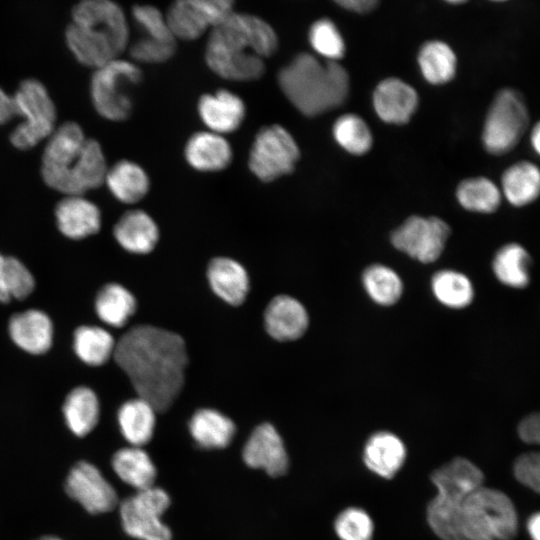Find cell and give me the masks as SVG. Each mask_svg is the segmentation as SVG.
Listing matches in <instances>:
<instances>
[{"mask_svg": "<svg viewBox=\"0 0 540 540\" xmlns=\"http://www.w3.org/2000/svg\"><path fill=\"white\" fill-rule=\"evenodd\" d=\"M530 115L522 94L514 88H503L493 98L482 130L487 152L503 155L512 151L527 132Z\"/></svg>", "mask_w": 540, "mask_h": 540, "instance_id": "cell-7", "label": "cell"}, {"mask_svg": "<svg viewBox=\"0 0 540 540\" xmlns=\"http://www.w3.org/2000/svg\"><path fill=\"white\" fill-rule=\"evenodd\" d=\"M287 99L306 116L340 106L349 92V75L337 61H320L309 53L297 54L278 74Z\"/></svg>", "mask_w": 540, "mask_h": 540, "instance_id": "cell-6", "label": "cell"}, {"mask_svg": "<svg viewBox=\"0 0 540 540\" xmlns=\"http://www.w3.org/2000/svg\"><path fill=\"white\" fill-rule=\"evenodd\" d=\"M174 37L194 40L211 25L205 12L194 0H175L165 16Z\"/></svg>", "mask_w": 540, "mask_h": 540, "instance_id": "cell-34", "label": "cell"}, {"mask_svg": "<svg viewBox=\"0 0 540 540\" xmlns=\"http://www.w3.org/2000/svg\"><path fill=\"white\" fill-rule=\"evenodd\" d=\"M54 214L59 231L73 240L89 237L101 227L98 206L83 195H65L57 203Z\"/></svg>", "mask_w": 540, "mask_h": 540, "instance_id": "cell-15", "label": "cell"}, {"mask_svg": "<svg viewBox=\"0 0 540 540\" xmlns=\"http://www.w3.org/2000/svg\"><path fill=\"white\" fill-rule=\"evenodd\" d=\"M334 528L341 540H371L374 531L369 514L356 507L343 510L337 516Z\"/></svg>", "mask_w": 540, "mask_h": 540, "instance_id": "cell-40", "label": "cell"}, {"mask_svg": "<svg viewBox=\"0 0 540 540\" xmlns=\"http://www.w3.org/2000/svg\"><path fill=\"white\" fill-rule=\"evenodd\" d=\"M332 2L348 12L365 15L373 12L381 0H332Z\"/></svg>", "mask_w": 540, "mask_h": 540, "instance_id": "cell-47", "label": "cell"}, {"mask_svg": "<svg viewBox=\"0 0 540 540\" xmlns=\"http://www.w3.org/2000/svg\"><path fill=\"white\" fill-rule=\"evenodd\" d=\"M513 472L521 484L540 493V451L520 455L514 462Z\"/></svg>", "mask_w": 540, "mask_h": 540, "instance_id": "cell-44", "label": "cell"}, {"mask_svg": "<svg viewBox=\"0 0 540 540\" xmlns=\"http://www.w3.org/2000/svg\"><path fill=\"white\" fill-rule=\"evenodd\" d=\"M529 141L534 153L540 157V120L531 127Z\"/></svg>", "mask_w": 540, "mask_h": 540, "instance_id": "cell-50", "label": "cell"}, {"mask_svg": "<svg viewBox=\"0 0 540 540\" xmlns=\"http://www.w3.org/2000/svg\"><path fill=\"white\" fill-rule=\"evenodd\" d=\"M113 234L122 248L134 254L151 252L159 239L153 218L138 209L124 213L115 224Z\"/></svg>", "mask_w": 540, "mask_h": 540, "instance_id": "cell-22", "label": "cell"}, {"mask_svg": "<svg viewBox=\"0 0 540 540\" xmlns=\"http://www.w3.org/2000/svg\"><path fill=\"white\" fill-rule=\"evenodd\" d=\"M35 540H63V539L55 535H44Z\"/></svg>", "mask_w": 540, "mask_h": 540, "instance_id": "cell-53", "label": "cell"}, {"mask_svg": "<svg viewBox=\"0 0 540 540\" xmlns=\"http://www.w3.org/2000/svg\"><path fill=\"white\" fill-rule=\"evenodd\" d=\"M264 324L267 333L275 340H296L307 329L308 314L304 306L295 298L278 295L266 307Z\"/></svg>", "mask_w": 540, "mask_h": 540, "instance_id": "cell-18", "label": "cell"}, {"mask_svg": "<svg viewBox=\"0 0 540 540\" xmlns=\"http://www.w3.org/2000/svg\"><path fill=\"white\" fill-rule=\"evenodd\" d=\"M132 16L143 35L163 40H175L166 17L154 6L136 5Z\"/></svg>", "mask_w": 540, "mask_h": 540, "instance_id": "cell-43", "label": "cell"}, {"mask_svg": "<svg viewBox=\"0 0 540 540\" xmlns=\"http://www.w3.org/2000/svg\"><path fill=\"white\" fill-rule=\"evenodd\" d=\"M277 47V34L268 22L254 15L232 13L214 26L205 60L224 79L252 81L263 75L264 59Z\"/></svg>", "mask_w": 540, "mask_h": 540, "instance_id": "cell-2", "label": "cell"}, {"mask_svg": "<svg viewBox=\"0 0 540 540\" xmlns=\"http://www.w3.org/2000/svg\"><path fill=\"white\" fill-rule=\"evenodd\" d=\"M362 280L368 295L380 305H392L401 296L402 282L389 267L372 265L364 271Z\"/></svg>", "mask_w": 540, "mask_h": 540, "instance_id": "cell-38", "label": "cell"}, {"mask_svg": "<svg viewBox=\"0 0 540 540\" xmlns=\"http://www.w3.org/2000/svg\"><path fill=\"white\" fill-rule=\"evenodd\" d=\"M104 183L117 200L126 204L140 201L150 186L145 170L129 160L118 161L108 168Z\"/></svg>", "mask_w": 540, "mask_h": 540, "instance_id": "cell-28", "label": "cell"}, {"mask_svg": "<svg viewBox=\"0 0 540 540\" xmlns=\"http://www.w3.org/2000/svg\"><path fill=\"white\" fill-rule=\"evenodd\" d=\"M14 97L22 121L11 132L10 142L19 150H28L55 130L56 107L45 85L35 78L23 80Z\"/></svg>", "mask_w": 540, "mask_h": 540, "instance_id": "cell-8", "label": "cell"}, {"mask_svg": "<svg viewBox=\"0 0 540 540\" xmlns=\"http://www.w3.org/2000/svg\"><path fill=\"white\" fill-rule=\"evenodd\" d=\"M450 227L437 217H409L391 236L392 244L410 257L423 262L435 261L442 253Z\"/></svg>", "mask_w": 540, "mask_h": 540, "instance_id": "cell-12", "label": "cell"}, {"mask_svg": "<svg viewBox=\"0 0 540 540\" xmlns=\"http://www.w3.org/2000/svg\"><path fill=\"white\" fill-rule=\"evenodd\" d=\"M207 279L212 291L226 303L242 304L249 291V277L245 268L228 257L212 259L207 268Z\"/></svg>", "mask_w": 540, "mask_h": 540, "instance_id": "cell-20", "label": "cell"}, {"mask_svg": "<svg viewBox=\"0 0 540 540\" xmlns=\"http://www.w3.org/2000/svg\"><path fill=\"white\" fill-rule=\"evenodd\" d=\"M139 397L165 412L180 394L188 354L177 333L152 325L129 329L116 342L113 355Z\"/></svg>", "mask_w": 540, "mask_h": 540, "instance_id": "cell-1", "label": "cell"}, {"mask_svg": "<svg viewBox=\"0 0 540 540\" xmlns=\"http://www.w3.org/2000/svg\"><path fill=\"white\" fill-rule=\"evenodd\" d=\"M432 290L436 298L451 308H463L473 299L471 281L462 273L442 270L432 278Z\"/></svg>", "mask_w": 540, "mask_h": 540, "instance_id": "cell-36", "label": "cell"}, {"mask_svg": "<svg viewBox=\"0 0 540 540\" xmlns=\"http://www.w3.org/2000/svg\"><path fill=\"white\" fill-rule=\"evenodd\" d=\"M63 39L77 62L95 69L119 58L128 45L125 13L114 0H77L70 10Z\"/></svg>", "mask_w": 540, "mask_h": 540, "instance_id": "cell-5", "label": "cell"}, {"mask_svg": "<svg viewBox=\"0 0 540 540\" xmlns=\"http://www.w3.org/2000/svg\"><path fill=\"white\" fill-rule=\"evenodd\" d=\"M64 489L66 494L90 514H102L118 504L116 490L98 467L79 461L69 470Z\"/></svg>", "mask_w": 540, "mask_h": 540, "instance_id": "cell-13", "label": "cell"}, {"mask_svg": "<svg viewBox=\"0 0 540 540\" xmlns=\"http://www.w3.org/2000/svg\"><path fill=\"white\" fill-rule=\"evenodd\" d=\"M16 116L18 114L14 94H9L0 87V126L6 124Z\"/></svg>", "mask_w": 540, "mask_h": 540, "instance_id": "cell-48", "label": "cell"}, {"mask_svg": "<svg viewBox=\"0 0 540 540\" xmlns=\"http://www.w3.org/2000/svg\"><path fill=\"white\" fill-rule=\"evenodd\" d=\"M442 1L449 5L458 6V5L466 4L469 0H442Z\"/></svg>", "mask_w": 540, "mask_h": 540, "instance_id": "cell-52", "label": "cell"}, {"mask_svg": "<svg viewBox=\"0 0 540 540\" xmlns=\"http://www.w3.org/2000/svg\"><path fill=\"white\" fill-rule=\"evenodd\" d=\"M99 412L97 395L85 386L71 390L63 404L66 425L78 437L88 435L96 427Z\"/></svg>", "mask_w": 540, "mask_h": 540, "instance_id": "cell-29", "label": "cell"}, {"mask_svg": "<svg viewBox=\"0 0 540 540\" xmlns=\"http://www.w3.org/2000/svg\"><path fill=\"white\" fill-rule=\"evenodd\" d=\"M205 12L211 25L223 21L233 13L234 0H194Z\"/></svg>", "mask_w": 540, "mask_h": 540, "instance_id": "cell-45", "label": "cell"}, {"mask_svg": "<svg viewBox=\"0 0 540 540\" xmlns=\"http://www.w3.org/2000/svg\"><path fill=\"white\" fill-rule=\"evenodd\" d=\"M111 464L116 475L137 491L154 486L157 470L142 447L131 445L116 451Z\"/></svg>", "mask_w": 540, "mask_h": 540, "instance_id": "cell-27", "label": "cell"}, {"mask_svg": "<svg viewBox=\"0 0 540 540\" xmlns=\"http://www.w3.org/2000/svg\"><path fill=\"white\" fill-rule=\"evenodd\" d=\"M337 143L349 153L361 155L372 145V135L366 122L355 114H344L333 126Z\"/></svg>", "mask_w": 540, "mask_h": 540, "instance_id": "cell-39", "label": "cell"}, {"mask_svg": "<svg viewBox=\"0 0 540 540\" xmlns=\"http://www.w3.org/2000/svg\"><path fill=\"white\" fill-rule=\"evenodd\" d=\"M406 459L404 443L396 435L382 431L373 434L365 444L363 461L376 475L390 479L400 470Z\"/></svg>", "mask_w": 540, "mask_h": 540, "instance_id": "cell-23", "label": "cell"}, {"mask_svg": "<svg viewBox=\"0 0 540 540\" xmlns=\"http://www.w3.org/2000/svg\"><path fill=\"white\" fill-rule=\"evenodd\" d=\"M175 40H163L142 35L130 47L131 57L144 63H161L172 57Z\"/></svg>", "mask_w": 540, "mask_h": 540, "instance_id": "cell-41", "label": "cell"}, {"mask_svg": "<svg viewBox=\"0 0 540 540\" xmlns=\"http://www.w3.org/2000/svg\"><path fill=\"white\" fill-rule=\"evenodd\" d=\"M518 435L525 443L540 445V412L532 413L521 420Z\"/></svg>", "mask_w": 540, "mask_h": 540, "instance_id": "cell-46", "label": "cell"}, {"mask_svg": "<svg viewBox=\"0 0 540 540\" xmlns=\"http://www.w3.org/2000/svg\"><path fill=\"white\" fill-rule=\"evenodd\" d=\"M4 273L11 299H24L32 293L35 286L34 277L19 259L5 256Z\"/></svg>", "mask_w": 540, "mask_h": 540, "instance_id": "cell-42", "label": "cell"}, {"mask_svg": "<svg viewBox=\"0 0 540 540\" xmlns=\"http://www.w3.org/2000/svg\"><path fill=\"white\" fill-rule=\"evenodd\" d=\"M487 1H490V2H493V3H504V2H507L509 0H487Z\"/></svg>", "mask_w": 540, "mask_h": 540, "instance_id": "cell-54", "label": "cell"}, {"mask_svg": "<svg viewBox=\"0 0 540 540\" xmlns=\"http://www.w3.org/2000/svg\"><path fill=\"white\" fill-rule=\"evenodd\" d=\"M156 412L151 403L139 396L122 404L117 420L123 437L130 445L142 447L151 440Z\"/></svg>", "mask_w": 540, "mask_h": 540, "instance_id": "cell-26", "label": "cell"}, {"mask_svg": "<svg viewBox=\"0 0 540 540\" xmlns=\"http://www.w3.org/2000/svg\"><path fill=\"white\" fill-rule=\"evenodd\" d=\"M311 48L327 61H339L346 52L344 37L338 25L329 17L316 19L309 27Z\"/></svg>", "mask_w": 540, "mask_h": 540, "instance_id": "cell-37", "label": "cell"}, {"mask_svg": "<svg viewBox=\"0 0 540 540\" xmlns=\"http://www.w3.org/2000/svg\"><path fill=\"white\" fill-rule=\"evenodd\" d=\"M12 341L30 354L47 352L53 341V324L41 310L30 309L14 314L8 325Z\"/></svg>", "mask_w": 540, "mask_h": 540, "instance_id": "cell-19", "label": "cell"}, {"mask_svg": "<svg viewBox=\"0 0 540 540\" xmlns=\"http://www.w3.org/2000/svg\"><path fill=\"white\" fill-rule=\"evenodd\" d=\"M417 105V92L399 78L390 77L382 80L373 93L374 109L387 123H406L415 112Z\"/></svg>", "mask_w": 540, "mask_h": 540, "instance_id": "cell-16", "label": "cell"}, {"mask_svg": "<svg viewBox=\"0 0 540 540\" xmlns=\"http://www.w3.org/2000/svg\"><path fill=\"white\" fill-rule=\"evenodd\" d=\"M108 166L100 144L86 138L81 126L69 121L56 127L46 140L41 176L64 195H83L101 186Z\"/></svg>", "mask_w": 540, "mask_h": 540, "instance_id": "cell-4", "label": "cell"}, {"mask_svg": "<svg viewBox=\"0 0 540 540\" xmlns=\"http://www.w3.org/2000/svg\"><path fill=\"white\" fill-rule=\"evenodd\" d=\"M456 196L463 208L478 213L496 211L503 197L500 187L482 176L463 180L458 185Z\"/></svg>", "mask_w": 540, "mask_h": 540, "instance_id": "cell-35", "label": "cell"}, {"mask_svg": "<svg viewBox=\"0 0 540 540\" xmlns=\"http://www.w3.org/2000/svg\"><path fill=\"white\" fill-rule=\"evenodd\" d=\"M185 158L198 171L216 172L230 164L232 148L221 134L201 131L193 134L186 143Z\"/></svg>", "mask_w": 540, "mask_h": 540, "instance_id": "cell-21", "label": "cell"}, {"mask_svg": "<svg viewBox=\"0 0 540 540\" xmlns=\"http://www.w3.org/2000/svg\"><path fill=\"white\" fill-rule=\"evenodd\" d=\"M73 347L84 363L99 366L114 355L116 342L112 335L98 326H80L73 336Z\"/></svg>", "mask_w": 540, "mask_h": 540, "instance_id": "cell-33", "label": "cell"}, {"mask_svg": "<svg viewBox=\"0 0 540 540\" xmlns=\"http://www.w3.org/2000/svg\"><path fill=\"white\" fill-rule=\"evenodd\" d=\"M427 521L441 540H512L518 531L511 499L484 486L451 505L430 502Z\"/></svg>", "mask_w": 540, "mask_h": 540, "instance_id": "cell-3", "label": "cell"}, {"mask_svg": "<svg viewBox=\"0 0 540 540\" xmlns=\"http://www.w3.org/2000/svg\"><path fill=\"white\" fill-rule=\"evenodd\" d=\"M136 306L134 295L118 283L103 286L95 299V311L100 320L117 328L128 322Z\"/></svg>", "mask_w": 540, "mask_h": 540, "instance_id": "cell-32", "label": "cell"}, {"mask_svg": "<svg viewBox=\"0 0 540 540\" xmlns=\"http://www.w3.org/2000/svg\"><path fill=\"white\" fill-rule=\"evenodd\" d=\"M4 257L5 255L0 253V302L7 303L11 300L8 293L4 274Z\"/></svg>", "mask_w": 540, "mask_h": 540, "instance_id": "cell-51", "label": "cell"}, {"mask_svg": "<svg viewBox=\"0 0 540 540\" xmlns=\"http://www.w3.org/2000/svg\"><path fill=\"white\" fill-rule=\"evenodd\" d=\"M531 258L519 243L503 245L495 254L492 268L497 279L512 288H524L530 281Z\"/></svg>", "mask_w": 540, "mask_h": 540, "instance_id": "cell-31", "label": "cell"}, {"mask_svg": "<svg viewBox=\"0 0 540 540\" xmlns=\"http://www.w3.org/2000/svg\"><path fill=\"white\" fill-rule=\"evenodd\" d=\"M418 65L431 84L449 82L456 74L457 57L449 44L439 39L424 42L418 51Z\"/></svg>", "mask_w": 540, "mask_h": 540, "instance_id": "cell-30", "label": "cell"}, {"mask_svg": "<svg viewBox=\"0 0 540 540\" xmlns=\"http://www.w3.org/2000/svg\"><path fill=\"white\" fill-rule=\"evenodd\" d=\"M527 530L532 540H540V512L530 516L527 521Z\"/></svg>", "mask_w": 540, "mask_h": 540, "instance_id": "cell-49", "label": "cell"}, {"mask_svg": "<svg viewBox=\"0 0 540 540\" xmlns=\"http://www.w3.org/2000/svg\"><path fill=\"white\" fill-rule=\"evenodd\" d=\"M138 66L124 59L111 60L97 68L90 81L95 110L111 121H121L132 111L131 90L141 81Z\"/></svg>", "mask_w": 540, "mask_h": 540, "instance_id": "cell-9", "label": "cell"}, {"mask_svg": "<svg viewBox=\"0 0 540 540\" xmlns=\"http://www.w3.org/2000/svg\"><path fill=\"white\" fill-rule=\"evenodd\" d=\"M170 505V497L159 487L139 490L120 504L122 527L138 540H171V530L161 520Z\"/></svg>", "mask_w": 540, "mask_h": 540, "instance_id": "cell-10", "label": "cell"}, {"mask_svg": "<svg viewBox=\"0 0 540 540\" xmlns=\"http://www.w3.org/2000/svg\"><path fill=\"white\" fill-rule=\"evenodd\" d=\"M300 151L292 135L280 125L263 127L249 153V168L261 181L269 182L293 171Z\"/></svg>", "mask_w": 540, "mask_h": 540, "instance_id": "cell-11", "label": "cell"}, {"mask_svg": "<svg viewBox=\"0 0 540 540\" xmlns=\"http://www.w3.org/2000/svg\"><path fill=\"white\" fill-rule=\"evenodd\" d=\"M198 112L210 131L226 134L242 124L246 109L242 99L228 90L203 95L198 102Z\"/></svg>", "mask_w": 540, "mask_h": 540, "instance_id": "cell-17", "label": "cell"}, {"mask_svg": "<svg viewBox=\"0 0 540 540\" xmlns=\"http://www.w3.org/2000/svg\"><path fill=\"white\" fill-rule=\"evenodd\" d=\"M242 457L247 466L262 469L271 477L284 475L289 465L284 442L270 423H262L252 431Z\"/></svg>", "mask_w": 540, "mask_h": 540, "instance_id": "cell-14", "label": "cell"}, {"mask_svg": "<svg viewBox=\"0 0 540 540\" xmlns=\"http://www.w3.org/2000/svg\"><path fill=\"white\" fill-rule=\"evenodd\" d=\"M189 431L201 447L221 449L231 443L236 427L233 421L220 411L203 408L191 417Z\"/></svg>", "mask_w": 540, "mask_h": 540, "instance_id": "cell-25", "label": "cell"}, {"mask_svg": "<svg viewBox=\"0 0 540 540\" xmlns=\"http://www.w3.org/2000/svg\"><path fill=\"white\" fill-rule=\"evenodd\" d=\"M500 189L514 207L532 204L540 197V167L528 160L511 164L502 173Z\"/></svg>", "mask_w": 540, "mask_h": 540, "instance_id": "cell-24", "label": "cell"}]
</instances>
